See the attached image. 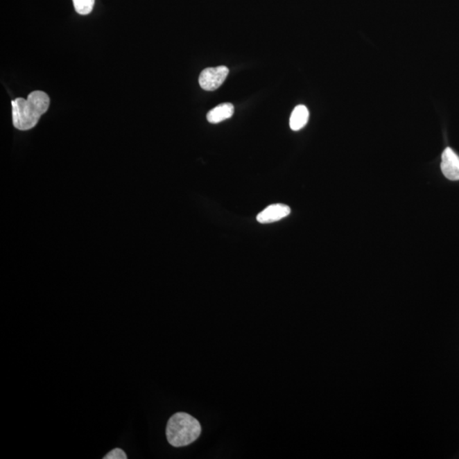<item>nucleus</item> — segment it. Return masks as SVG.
Listing matches in <instances>:
<instances>
[{
  "label": "nucleus",
  "mask_w": 459,
  "mask_h": 459,
  "mask_svg": "<svg viewBox=\"0 0 459 459\" xmlns=\"http://www.w3.org/2000/svg\"><path fill=\"white\" fill-rule=\"evenodd\" d=\"M50 103L47 94L40 90L30 93L27 99L17 98L11 101L15 128L19 130L33 129L47 112Z\"/></svg>",
  "instance_id": "nucleus-1"
},
{
  "label": "nucleus",
  "mask_w": 459,
  "mask_h": 459,
  "mask_svg": "<svg viewBox=\"0 0 459 459\" xmlns=\"http://www.w3.org/2000/svg\"><path fill=\"white\" fill-rule=\"evenodd\" d=\"M200 423L186 413H177L168 419L166 436L169 444L175 447L190 445L201 435Z\"/></svg>",
  "instance_id": "nucleus-2"
},
{
  "label": "nucleus",
  "mask_w": 459,
  "mask_h": 459,
  "mask_svg": "<svg viewBox=\"0 0 459 459\" xmlns=\"http://www.w3.org/2000/svg\"><path fill=\"white\" fill-rule=\"evenodd\" d=\"M229 74L227 67H209L203 70L199 76V85L206 92H214L223 84Z\"/></svg>",
  "instance_id": "nucleus-3"
},
{
  "label": "nucleus",
  "mask_w": 459,
  "mask_h": 459,
  "mask_svg": "<svg viewBox=\"0 0 459 459\" xmlns=\"http://www.w3.org/2000/svg\"><path fill=\"white\" fill-rule=\"evenodd\" d=\"M441 168L447 179L459 180V156L453 149L447 148L444 150Z\"/></svg>",
  "instance_id": "nucleus-4"
},
{
  "label": "nucleus",
  "mask_w": 459,
  "mask_h": 459,
  "mask_svg": "<svg viewBox=\"0 0 459 459\" xmlns=\"http://www.w3.org/2000/svg\"><path fill=\"white\" fill-rule=\"evenodd\" d=\"M291 209L283 203H277V205H270L259 213L257 216V220L261 224H270L273 222L283 220L291 214Z\"/></svg>",
  "instance_id": "nucleus-5"
},
{
  "label": "nucleus",
  "mask_w": 459,
  "mask_h": 459,
  "mask_svg": "<svg viewBox=\"0 0 459 459\" xmlns=\"http://www.w3.org/2000/svg\"><path fill=\"white\" fill-rule=\"evenodd\" d=\"M234 114V107L231 103H223L212 109L207 114V119L211 123H219L231 119Z\"/></svg>",
  "instance_id": "nucleus-6"
},
{
  "label": "nucleus",
  "mask_w": 459,
  "mask_h": 459,
  "mask_svg": "<svg viewBox=\"0 0 459 459\" xmlns=\"http://www.w3.org/2000/svg\"><path fill=\"white\" fill-rule=\"evenodd\" d=\"M308 120H309V111L304 105H300L293 109L289 120V125L292 130L298 131L306 125Z\"/></svg>",
  "instance_id": "nucleus-7"
},
{
  "label": "nucleus",
  "mask_w": 459,
  "mask_h": 459,
  "mask_svg": "<svg viewBox=\"0 0 459 459\" xmlns=\"http://www.w3.org/2000/svg\"><path fill=\"white\" fill-rule=\"evenodd\" d=\"M75 10L80 15H88L92 12L95 0H73Z\"/></svg>",
  "instance_id": "nucleus-8"
},
{
  "label": "nucleus",
  "mask_w": 459,
  "mask_h": 459,
  "mask_svg": "<svg viewBox=\"0 0 459 459\" xmlns=\"http://www.w3.org/2000/svg\"><path fill=\"white\" fill-rule=\"evenodd\" d=\"M127 455L122 449H115L109 451L104 459H127Z\"/></svg>",
  "instance_id": "nucleus-9"
}]
</instances>
